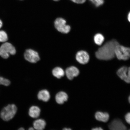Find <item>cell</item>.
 Wrapping results in <instances>:
<instances>
[{
  "label": "cell",
  "mask_w": 130,
  "mask_h": 130,
  "mask_svg": "<svg viewBox=\"0 0 130 130\" xmlns=\"http://www.w3.org/2000/svg\"><path fill=\"white\" fill-rule=\"evenodd\" d=\"M79 71L77 67L74 66L70 67L66 70V74L68 78L72 80L74 77L79 75Z\"/></svg>",
  "instance_id": "cell-10"
},
{
  "label": "cell",
  "mask_w": 130,
  "mask_h": 130,
  "mask_svg": "<svg viewBox=\"0 0 130 130\" xmlns=\"http://www.w3.org/2000/svg\"><path fill=\"white\" fill-rule=\"evenodd\" d=\"M53 1H59V0H53Z\"/></svg>",
  "instance_id": "cell-30"
},
{
  "label": "cell",
  "mask_w": 130,
  "mask_h": 130,
  "mask_svg": "<svg viewBox=\"0 0 130 130\" xmlns=\"http://www.w3.org/2000/svg\"><path fill=\"white\" fill-rule=\"evenodd\" d=\"M92 129L93 130H103V129L101 127H99L93 128Z\"/></svg>",
  "instance_id": "cell-23"
},
{
  "label": "cell",
  "mask_w": 130,
  "mask_h": 130,
  "mask_svg": "<svg viewBox=\"0 0 130 130\" xmlns=\"http://www.w3.org/2000/svg\"><path fill=\"white\" fill-rule=\"evenodd\" d=\"M118 76L121 78L127 83L130 84V67H122L117 72Z\"/></svg>",
  "instance_id": "cell-7"
},
{
  "label": "cell",
  "mask_w": 130,
  "mask_h": 130,
  "mask_svg": "<svg viewBox=\"0 0 130 130\" xmlns=\"http://www.w3.org/2000/svg\"><path fill=\"white\" fill-rule=\"evenodd\" d=\"M119 44L116 40L113 39L107 42L98 49L95 56L99 59L109 60L114 58L116 47Z\"/></svg>",
  "instance_id": "cell-1"
},
{
  "label": "cell",
  "mask_w": 130,
  "mask_h": 130,
  "mask_svg": "<svg viewBox=\"0 0 130 130\" xmlns=\"http://www.w3.org/2000/svg\"><path fill=\"white\" fill-rule=\"evenodd\" d=\"M125 119L127 122L130 124V112L126 114L125 116Z\"/></svg>",
  "instance_id": "cell-22"
},
{
  "label": "cell",
  "mask_w": 130,
  "mask_h": 130,
  "mask_svg": "<svg viewBox=\"0 0 130 130\" xmlns=\"http://www.w3.org/2000/svg\"><path fill=\"white\" fill-rule=\"evenodd\" d=\"M8 38L6 32L4 31H0V42H6Z\"/></svg>",
  "instance_id": "cell-18"
},
{
  "label": "cell",
  "mask_w": 130,
  "mask_h": 130,
  "mask_svg": "<svg viewBox=\"0 0 130 130\" xmlns=\"http://www.w3.org/2000/svg\"><path fill=\"white\" fill-rule=\"evenodd\" d=\"M68 99L67 94L64 92H58L56 95V101L59 104H63L65 102L67 101Z\"/></svg>",
  "instance_id": "cell-11"
},
{
  "label": "cell",
  "mask_w": 130,
  "mask_h": 130,
  "mask_svg": "<svg viewBox=\"0 0 130 130\" xmlns=\"http://www.w3.org/2000/svg\"><path fill=\"white\" fill-rule=\"evenodd\" d=\"M35 129L34 128L32 127H30V128H29V130H34Z\"/></svg>",
  "instance_id": "cell-27"
},
{
  "label": "cell",
  "mask_w": 130,
  "mask_h": 130,
  "mask_svg": "<svg viewBox=\"0 0 130 130\" xmlns=\"http://www.w3.org/2000/svg\"><path fill=\"white\" fill-rule=\"evenodd\" d=\"M41 110L39 107L33 106L30 107L29 110V114L32 118H37L39 116Z\"/></svg>",
  "instance_id": "cell-14"
},
{
  "label": "cell",
  "mask_w": 130,
  "mask_h": 130,
  "mask_svg": "<svg viewBox=\"0 0 130 130\" xmlns=\"http://www.w3.org/2000/svg\"><path fill=\"white\" fill-rule=\"evenodd\" d=\"M10 81L9 79L0 77V85L8 86L10 85Z\"/></svg>",
  "instance_id": "cell-19"
},
{
  "label": "cell",
  "mask_w": 130,
  "mask_h": 130,
  "mask_svg": "<svg viewBox=\"0 0 130 130\" xmlns=\"http://www.w3.org/2000/svg\"><path fill=\"white\" fill-rule=\"evenodd\" d=\"M17 107L14 104H9L3 109L1 113V117L4 121H8L14 118L17 112Z\"/></svg>",
  "instance_id": "cell-2"
},
{
  "label": "cell",
  "mask_w": 130,
  "mask_h": 130,
  "mask_svg": "<svg viewBox=\"0 0 130 130\" xmlns=\"http://www.w3.org/2000/svg\"><path fill=\"white\" fill-rule=\"evenodd\" d=\"M127 19L128 21L130 23V12L128 13Z\"/></svg>",
  "instance_id": "cell-24"
},
{
  "label": "cell",
  "mask_w": 130,
  "mask_h": 130,
  "mask_svg": "<svg viewBox=\"0 0 130 130\" xmlns=\"http://www.w3.org/2000/svg\"><path fill=\"white\" fill-rule=\"evenodd\" d=\"M64 130H71V129L70 128H64V129H63Z\"/></svg>",
  "instance_id": "cell-26"
},
{
  "label": "cell",
  "mask_w": 130,
  "mask_h": 130,
  "mask_svg": "<svg viewBox=\"0 0 130 130\" xmlns=\"http://www.w3.org/2000/svg\"><path fill=\"white\" fill-rule=\"evenodd\" d=\"M53 75L58 79L61 78L64 75V71L61 68L56 67L52 71Z\"/></svg>",
  "instance_id": "cell-16"
},
{
  "label": "cell",
  "mask_w": 130,
  "mask_h": 130,
  "mask_svg": "<svg viewBox=\"0 0 130 130\" xmlns=\"http://www.w3.org/2000/svg\"><path fill=\"white\" fill-rule=\"evenodd\" d=\"M128 100H129V102L130 104V95L129 97V98H128Z\"/></svg>",
  "instance_id": "cell-29"
},
{
  "label": "cell",
  "mask_w": 130,
  "mask_h": 130,
  "mask_svg": "<svg viewBox=\"0 0 130 130\" xmlns=\"http://www.w3.org/2000/svg\"><path fill=\"white\" fill-rule=\"evenodd\" d=\"M37 97L39 100L47 102L49 100L50 95L49 92L48 90L46 89H43L39 92Z\"/></svg>",
  "instance_id": "cell-13"
},
{
  "label": "cell",
  "mask_w": 130,
  "mask_h": 130,
  "mask_svg": "<svg viewBox=\"0 0 130 130\" xmlns=\"http://www.w3.org/2000/svg\"><path fill=\"white\" fill-rule=\"evenodd\" d=\"M16 52L14 47L11 44L8 42L3 44L0 47V56L4 59L9 58V54L14 55Z\"/></svg>",
  "instance_id": "cell-5"
},
{
  "label": "cell",
  "mask_w": 130,
  "mask_h": 130,
  "mask_svg": "<svg viewBox=\"0 0 130 130\" xmlns=\"http://www.w3.org/2000/svg\"><path fill=\"white\" fill-rule=\"evenodd\" d=\"M54 24L55 28L61 33L67 34L70 31V26L67 24L66 21L63 18H57L55 21Z\"/></svg>",
  "instance_id": "cell-4"
},
{
  "label": "cell",
  "mask_w": 130,
  "mask_h": 130,
  "mask_svg": "<svg viewBox=\"0 0 130 130\" xmlns=\"http://www.w3.org/2000/svg\"><path fill=\"white\" fill-rule=\"evenodd\" d=\"M19 129L20 130H24V129L23 128H20V129Z\"/></svg>",
  "instance_id": "cell-28"
},
{
  "label": "cell",
  "mask_w": 130,
  "mask_h": 130,
  "mask_svg": "<svg viewBox=\"0 0 130 130\" xmlns=\"http://www.w3.org/2000/svg\"><path fill=\"white\" fill-rule=\"evenodd\" d=\"M3 25V23L0 20V28H1V27H2Z\"/></svg>",
  "instance_id": "cell-25"
},
{
  "label": "cell",
  "mask_w": 130,
  "mask_h": 130,
  "mask_svg": "<svg viewBox=\"0 0 130 130\" xmlns=\"http://www.w3.org/2000/svg\"><path fill=\"white\" fill-rule=\"evenodd\" d=\"M46 126V122L44 120L42 119H37L33 123L34 128L37 130H42L44 129Z\"/></svg>",
  "instance_id": "cell-15"
},
{
  "label": "cell",
  "mask_w": 130,
  "mask_h": 130,
  "mask_svg": "<svg viewBox=\"0 0 130 130\" xmlns=\"http://www.w3.org/2000/svg\"><path fill=\"white\" fill-rule=\"evenodd\" d=\"M96 7H98L104 4V0H89Z\"/></svg>",
  "instance_id": "cell-20"
},
{
  "label": "cell",
  "mask_w": 130,
  "mask_h": 130,
  "mask_svg": "<svg viewBox=\"0 0 130 130\" xmlns=\"http://www.w3.org/2000/svg\"><path fill=\"white\" fill-rule=\"evenodd\" d=\"M70 1L76 4H81L85 3L86 0H70Z\"/></svg>",
  "instance_id": "cell-21"
},
{
  "label": "cell",
  "mask_w": 130,
  "mask_h": 130,
  "mask_svg": "<svg viewBox=\"0 0 130 130\" xmlns=\"http://www.w3.org/2000/svg\"><path fill=\"white\" fill-rule=\"evenodd\" d=\"M109 128L111 130H125L126 127L121 120L115 119L110 123L108 126Z\"/></svg>",
  "instance_id": "cell-9"
},
{
  "label": "cell",
  "mask_w": 130,
  "mask_h": 130,
  "mask_svg": "<svg viewBox=\"0 0 130 130\" xmlns=\"http://www.w3.org/2000/svg\"><path fill=\"white\" fill-rule=\"evenodd\" d=\"M90 57L88 53L84 50L77 52L76 55V59L78 62L83 64H87L89 62Z\"/></svg>",
  "instance_id": "cell-8"
},
{
  "label": "cell",
  "mask_w": 130,
  "mask_h": 130,
  "mask_svg": "<svg viewBox=\"0 0 130 130\" xmlns=\"http://www.w3.org/2000/svg\"><path fill=\"white\" fill-rule=\"evenodd\" d=\"M105 38L102 34L98 33L96 34L94 37V42L96 44L98 45H102L104 41Z\"/></svg>",
  "instance_id": "cell-17"
},
{
  "label": "cell",
  "mask_w": 130,
  "mask_h": 130,
  "mask_svg": "<svg viewBox=\"0 0 130 130\" xmlns=\"http://www.w3.org/2000/svg\"><path fill=\"white\" fill-rule=\"evenodd\" d=\"M24 57L27 61L32 63H36L40 59L38 53L31 49L26 50L24 54Z\"/></svg>",
  "instance_id": "cell-6"
},
{
  "label": "cell",
  "mask_w": 130,
  "mask_h": 130,
  "mask_svg": "<svg viewBox=\"0 0 130 130\" xmlns=\"http://www.w3.org/2000/svg\"><path fill=\"white\" fill-rule=\"evenodd\" d=\"M115 56L119 60H127L130 58V48L119 44L115 48Z\"/></svg>",
  "instance_id": "cell-3"
},
{
  "label": "cell",
  "mask_w": 130,
  "mask_h": 130,
  "mask_svg": "<svg viewBox=\"0 0 130 130\" xmlns=\"http://www.w3.org/2000/svg\"><path fill=\"white\" fill-rule=\"evenodd\" d=\"M95 117L98 121L106 122L109 118V115L108 113L98 111L96 113Z\"/></svg>",
  "instance_id": "cell-12"
}]
</instances>
